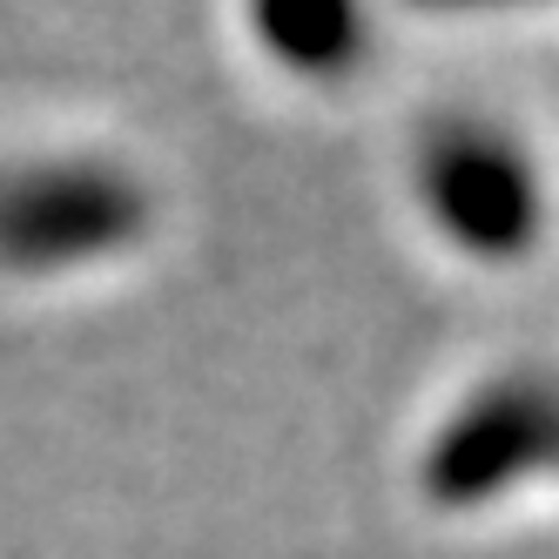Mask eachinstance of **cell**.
I'll return each mask as SVG.
<instances>
[{"label":"cell","mask_w":559,"mask_h":559,"mask_svg":"<svg viewBox=\"0 0 559 559\" xmlns=\"http://www.w3.org/2000/svg\"><path fill=\"white\" fill-rule=\"evenodd\" d=\"M559 445V384L539 371L486 378L425 445V499L438 506H486L519 492L526 478L552 472Z\"/></svg>","instance_id":"obj_3"},{"label":"cell","mask_w":559,"mask_h":559,"mask_svg":"<svg viewBox=\"0 0 559 559\" xmlns=\"http://www.w3.org/2000/svg\"><path fill=\"white\" fill-rule=\"evenodd\" d=\"M552 472H559V445H552Z\"/></svg>","instance_id":"obj_5"},{"label":"cell","mask_w":559,"mask_h":559,"mask_svg":"<svg viewBox=\"0 0 559 559\" xmlns=\"http://www.w3.org/2000/svg\"><path fill=\"white\" fill-rule=\"evenodd\" d=\"M418 203L452 250L478 263L526 257L546 229V182L506 129L452 115L418 142Z\"/></svg>","instance_id":"obj_2"},{"label":"cell","mask_w":559,"mask_h":559,"mask_svg":"<svg viewBox=\"0 0 559 559\" xmlns=\"http://www.w3.org/2000/svg\"><path fill=\"white\" fill-rule=\"evenodd\" d=\"M257 41L270 48V61H284L297 74H344L365 41V21L350 8H263L257 14Z\"/></svg>","instance_id":"obj_4"},{"label":"cell","mask_w":559,"mask_h":559,"mask_svg":"<svg viewBox=\"0 0 559 559\" xmlns=\"http://www.w3.org/2000/svg\"><path fill=\"white\" fill-rule=\"evenodd\" d=\"M142 236H148V189L102 155L0 169V270L55 276L122 257Z\"/></svg>","instance_id":"obj_1"}]
</instances>
